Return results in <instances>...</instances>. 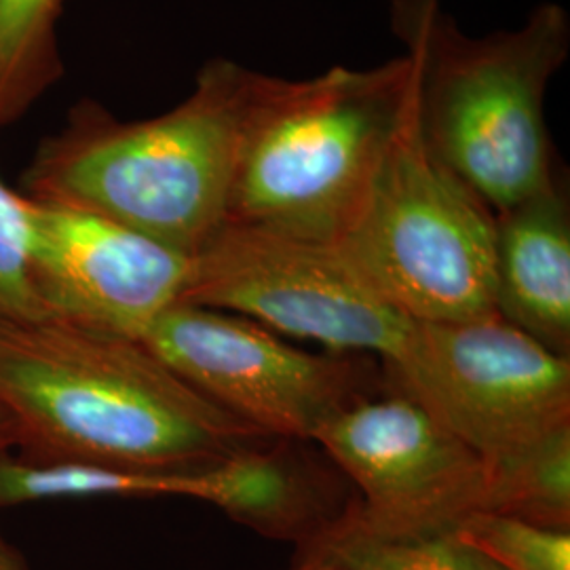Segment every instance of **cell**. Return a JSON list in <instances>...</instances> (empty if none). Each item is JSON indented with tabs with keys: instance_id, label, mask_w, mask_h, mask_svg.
<instances>
[{
	"instance_id": "1",
	"label": "cell",
	"mask_w": 570,
	"mask_h": 570,
	"mask_svg": "<svg viewBox=\"0 0 570 570\" xmlns=\"http://www.w3.org/2000/svg\"><path fill=\"white\" fill-rule=\"evenodd\" d=\"M0 410L21 454L193 471L266 446L142 341L56 317L0 324Z\"/></svg>"
},
{
	"instance_id": "2",
	"label": "cell",
	"mask_w": 570,
	"mask_h": 570,
	"mask_svg": "<svg viewBox=\"0 0 570 570\" xmlns=\"http://www.w3.org/2000/svg\"><path fill=\"white\" fill-rule=\"evenodd\" d=\"M258 81L214 61L161 117L122 122L82 108L39 148L23 195L98 214L193 258L226 223Z\"/></svg>"
},
{
	"instance_id": "3",
	"label": "cell",
	"mask_w": 570,
	"mask_h": 570,
	"mask_svg": "<svg viewBox=\"0 0 570 570\" xmlns=\"http://www.w3.org/2000/svg\"><path fill=\"white\" fill-rule=\"evenodd\" d=\"M414 53L311 81L261 75L247 112L226 223L334 245L416 102Z\"/></svg>"
},
{
	"instance_id": "4",
	"label": "cell",
	"mask_w": 570,
	"mask_h": 570,
	"mask_svg": "<svg viewBox=\"0 0 570 570\" xmlns=\"http://www.w3.org/2000/svg\"><path fill=\"white\" fill-rule=\"evenodd\" d=\"M569 18L541 4L530 20L465 39L423 16L412 32L416 108L431 150L492 214L550 190L546 91L569 51Z\"/></svg>"
},
{
	"instance_id": "5",
	"label": "cell",
	"mask_w": 570,
	"mask_h": 570,
	"mask_svg": "<svg viewBox=\"0 0 570 570\" xmlns=\"http://www.w3.org/2000/svg\"><path fill=\"white\" fill-rule=\"evenodd\" d=\"M494 245V214L435 157L414 102L336 252L410 322L461 324L497 315Z\"/></svg>"
},
{
	"instance_id": "6",
	"label": "cell",
	"mask_w": 570,
	"mask_h": 570,
	"mask_svg": "<svg viewBox=\"0 0 570 570\" xmlns=\"http://www.w3.org/2000/svg\"><path fill=\"white\" fill-rule=\"evenodd\" d=\"M180 303L235 313L334 353L379 355L387 366L402 357L414 327L334 245L230 223L193 256Z\"/></svg>"
},
{
	"instance_id": "7",
	"label": "cell",
	"mask_w": 570,
	"mask_h": 570,
	"mask_svg": "<svg viewBox=\"0 0 570 570\" xmlns=\"http://www.w3.org/2000/svg\"><path fill=\"white\" fill-rule=\"evenodd\" d=\"M407 397L484 461L570 425V360L499 315L416 324L389 366Z\"/></svg>"
},
{
	"instance_id": "8",
	"label": "cell",
	"mask_w": 570,
	"mask_h": 570,
	"mask_svg": "<svg viewBox=\"0 0 570 570\" xmlns=\"http://www.w3.org/2000/svg\"><path fill=\"white\" fill-rule=\"evenodd\" d=\"M138 341L212 404L277 442H313L364 397L357 362L308 353L218 308L176 303Z\"/></svg>"
},
{
	"instance_id": "9",
	"label": "cell",
	"mask_w": 570,
	"mask_h": 570,
	"mask_svg": "<svg viewBox=\"0 0 570 570\" xmlns=\"http://www.w3.org/2000/svg\"><path fill=\"white\" fill-rule=\"evenodd\" d=\"M362 492L343 520L376 537L450 532L487 503V461L406 393L360 397L315 440Z\"/></svg>"
},
{
	"instance_id": "10",
	"label": "cell",
	"mask_w": 570,
	"mask_h": 570,
	"mask_svg": "<svg viewBox=\"0 0 570 570\" xmlns=\"http://www.w3.org/2000/svg\"><path fill=\"white\" fill-rule=\"evenodd\" d=\"M28 282L45 317L140 338L183 301L193 258L104 216L23 195Z\"/></svg>"
},
{
	"instance_id": "11",
	"label": "cell",
	"mask_w": 570,
	"mask_h": 570,
	"mask_svg": "<svg viewBox=\"0 0 570 570\" xmlns=\"http://www.w3.org/2000/svg\"><path fill=\"white\" fill-rule=\"evenodd\" d=\"M494 308L553 353L570 355L569 207L550 190L494 214Z\"/></svg>"
},
{
	"instance_id": "12",
	"label": "cell",
	"mask_w": 570,
	"mask_h": 570,
	"mask_svg": "<svg viewBox=\"0 0 570 570\" xmlns=\"http://www.w3.org/2000/svg\"><path fill=\"white\" fill-rule=\"evenodd\" d=\"M214 473L193 471H134L81 461L28 456L18 450L0 454V510L60 499L183 497L209 503Z\"/></svg>"
},
{
	"instance_id": "13",
	"label": "cell",
	"mask_w": 570,
	"mask_h": 570,
	"mask_svg": "<svg viewBox=\"0 0 570 570\" xmlns=\"http://www.w3.org/2000/svg\"><path fill=\"white\" fill-rule=\"evenodd\" d=\"M484 511L570 529V425L487 461Z\"/></svg>"
},
{
	"instance_id": "14",
	"label": "cell",
	"mask_w": 570,
	"mask_h": 570,
	"mask_svg": "<svg viewBox=\"0 0 570 570\" xmlns=\"http://www.w3.org/2000/svg\"><path fill=\"white\" fill-rule=\"evenodd\" d=\"M301 548L345 570H501L452 532L376 537L351 527L343 513Z\"/></svg>"
},
{
	"instance_id": "15",
	"label": "cell",
	"mask_w": 570,
	"mask_h": 570,
	"mask_svg": "<svg viewBox=\"0 0 570 570\" xmlns=\"http://www.w3.org/2000/svg\"><path fill=\"white\" fill-rule=\"evenodd\" d=\"M60 2L0 0V125L21 117L60 70L56 51Z\"/></svg>"
},
{
	"instance_id": "16",
	"label": "cell",
	"mask_w": 570,
	"mask_h": 570,
	"mask_svg": "<svg viewBox=\"0 0 570 570\" xmlns=\"http://www.w3.org/2000/svg\"><path fill=\"white\" fill-rule=\"evenodd\" d=\"M450 532L501 570H570V529L475 511Z\"/></svg>"
},
{
	"instance_id": "17",
	"label": "cell",
	"mask_w": 570,
	"mask_h": 570,
	"mask_svg": "<svg viewBox=\"0 0 570 570\" xmlns=\"http://www.w3.org/2000/svg\"><path fill=\"white\" fill-rule=\"evenodd\" d=\"M23 195L0 180V324L45 317L28 282Z\"/></svg>"
},
{
	"instance_id": "18",
	"label": "cell",
	"mask_w": 570,
	"mask_h": 570,
	"mask_svg": "<svg viewBox=\"0 0 570 570\" xmlns=\"http://www.w3.org/2000/svg\"><path fill=\"white\" fill-rule=\"evenodd\" d=\"M0 570H30L20 548L0 529Z\"/></svg>"
},
{
	"instance_id": "19",
	"label": "cell",
	"mask_w": 570,
	"mask_h": 570,
	"mask_svg": "<svg viewBox=\"0 0 570 570\" xmlns=\"http://www.w3.org/2000/svg\"><path fill=\"white\" fill-rule=\"evenodd\" d=\"M16 446V433H13V425L7 419V414L0 410V454L11 450Z\"/></svg>"
},
{
	"instance_id": "20",
	"label": "cell",
	"mask_w": 570,
	"mask_h": 570,
	"mask_svg": "<svg viewBox=\"0 0 570 570\" xmlns=\"http://www.w3.org/2000/svg\"><path fill=\"white\" fill-rule=\"evenodd\" d=\"M294 570H345L341 569V567H336V564H332V562H327V560H322V558H311V556H303V560H301V564L296 567Z\"/></svg>"
},
{
	"instance_id": "21",
	"label": "cell",
	"mask_w": 570,
	"mask_h": 570,
	"mask_svg": "<svg viewBox=\"0 0 570 570\" xmlns=\"http://www.w3.org/2000/svg\"><path fill=\"white\" fill-rule=\"evenodd\" d=\"M431 2H433V0H419V13H416V16L429 13V11H431Z\"/></svg>"
}]
</instances>
